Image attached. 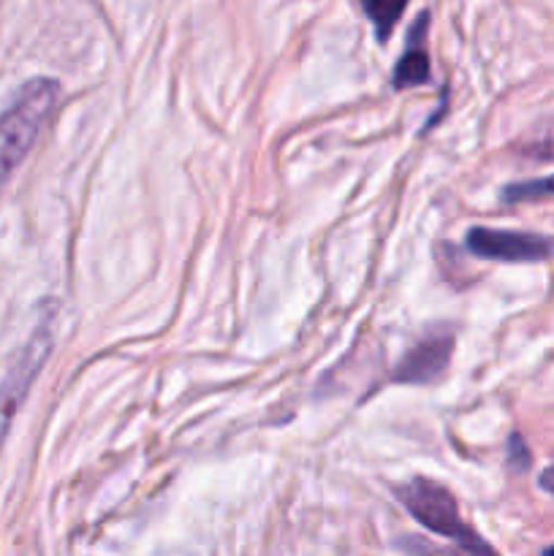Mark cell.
I'll use <instances>...</instances> for the list:
<instances>
[{"label": "cell", "mask_w": 554, "mask_h": 556, "mask_svg": "<svg viewBox=\"0 0 554 556\" xmlns=\"http://www.w3.org/2000/svg\"><path fill=\"white\" fill-rule=\"evenodd\" d=\"M60 103V85L47 76L30 79L0 114V190L30 155Z\"/></svg>", "instance_id": "obj_1"}, {"label": "cell", "mask_w": 554, "mask_h": 556, "mask_svg": "<svg viewBox=\"0 0 554 556\" xmlns=\"http://www.w3.org/2000/svg\"><path fill=\"white\" fill-rule=\"evenodd\" d=\"M400 503L405 505L407 514L418 525L427 527L435 535L454 541L465 556H500L473 527H467L462 521L454 494L445 486H440V483L427 481V478H416V481L400 489Z\"/></svg>", "instance_id": "obj_2"}, {"label": "cell", "mask_w": 554, "mask_h": 556, "mask_svg": "<svg viewBox=\"0 0 554 556\" xmlns=\"http://www.w3.org/2000/svg\"><path fill=\"white\" fill-rule=\"evenodd\" d=\"M52 320H41V326L33 331L30 340L14 356L5 378L0 380V448H3V440L9 434L11 421L20 413L22 402L30 394V386L36 383L38 372H41L49 353H52Z\"/></svg>", "instance_id": "obj_3"}, {"label": "cell", "mask_w": 554, "mask_h": 556, "mask_svg": "<svg viewBox=\"0 0 554 556\" xmlns=\"http://www.w3.org/2000/svg\"><path fill=\"white\" fill-rule=\"evenodd\" d=\"M465 244L476 258L500 261V264H538L554 258V237L543 233L476 226L467 231Z\"/></svg>", "instance_id": "obj_4"}, {"label": "cell", "mask_w": 554, "mask_h": 556, "mask_svg": "<svg viewBox=\"0 0 554 556\" xmlns=\"http://www.w3.org/2000/svg\"><path fill=\"white\" fill-rule=\"evenodd\" d=\"M454 353V334L451 331H435L411 348L394 367L391 380L407 386H424L438 380L445 372Z\"/></svg>", "instance_id": "obj_5"}, {"label": "cell", "mask_w": 554, "mask_h": 556, "mask_svg": "<svg viewBox=\"0 0 554 556\" xmlns=\"http://www.w3.org/2000/svg\"><path fill=\"white\" fill-rule=\"evenodd\" d=\"M424 25H427V14L418 16L416 27H413L411 47L405 49V54L400 58V63L394 65V76H391V81H394L396 90L427 85L429 74H432V71H429V54L424 52V47H421Z\"/></svg>", "instance_id": "obj_6"}, {"label": "cell", "mask_w": 554, "mask_h": 556, "mask_svg": "<svg viewBox=\"0 0 554 556\" xmlns=\"http://www.w3.org/2000/svg\"><path fill=\"white\" fill-rule=\"evenodd\" d=\"M543 199H554V174L538 179H521V182H511L500 190L503 204H525V201Z\"/></svg>", "instance_id": "obj_7"}, {"label": "cell", "mask_w": 554, "mask_h": 556, "mask_svg": "<svg viewBox=\"0 0 554 556\" xmlns=\"http://www.w3.org/2000/svg\"><path fill=\"white\" fill-rule=\"evenodd\" d=\"M362 5L364 14H367L369 22L375 25L378 38L383 41V38L391 36L396 22H400L402 11L407 9V0H362Z\"/></svg>", "instance_id": "obj_8"}, {"label": "cell", "mask_w": 554, "mask_h": 556, "mask_svg": "<svg viewBox=\"0 0 554 556\" xmlns=\"http://www.w3.org/2000/svg\"><path fill=\"white\" fill-rule=\"evenodd\" d=\"M532 456H530V448H527L525 438H521L519 432H514L508 438V467L514 472H525L527 467H530Z\"/></svg>", "instance_id": "obj_9"}, {"label": "cell", "mask_w": 554, "mask_h": 556, "mask_svg": "<svg viewBox=\"0 0 554 556\" xmlns=\"http://www.w3.org/2000/svg\"><path fill=\"white\" fill-rule=\"evenodd\" d=\"M541 489L543 492H549V494H554V467H549V470H543V476H541Z\"/></svg>", "instance_id": "obj_10"}, {"label": "cell", "mask_w": 554, "mask_h": 556, "mask_svg": "<svg viewBox=\"0 0 554 556\" xmlns=\"http://www.w3.org/2000/svg\"><path fill=\"white\" fill-rule=\"evenodd\" d=\"M541 556H554V546H549V548H546V552H543Z\"/></svg>", "instance_id": "obj_11"}]
</instances>
